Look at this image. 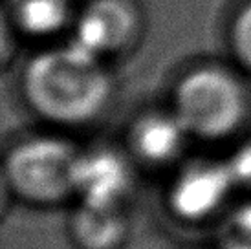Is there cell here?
<instances>
[{
  "mask_svg": "<svg viewBox=\"0 0 251 249\" xmlns=\"http://www.w3.org/2000/svg\"><path fill=\"white\" fill-rule=\"evenodd\" d=\"M191 136L169 110H149L134 119L126 134V147L134 163L160 169L181 158Z\"/></svg>",
  "mask_w": 251,
  "mask_h": 249,
  "instance_id": "52a82bcc",
  "label": "cell"
},
{
  "mask_svg": "<svg viewBox=\"0 0 251 249\" xmlns=\"http://www.w3.org/2000/svg\"><path fill=\"white\" fill-rule=\"evenodd\" d=\"M171 110L193 139L216 143L242 128L250 97L235 72L207 64L178 79Z\"/></svg>",
  "mask_w": 251,
  "mask_h": 249,
  "instance_id": "7a4b0ae2",
  "label": "cell"
},
{
  "mask_svg": "<svg viewBox=\"0 0 251 249\" xmlns=\"http://www.w3.org/2000/svg\"><path fill=\"white\" fill-rule=\"evenodd\" d=\"M74 42L99 59L121 55L138 42L143 19L134 0H90L74 19Z\"/></svg>",
  "mask_w": 251,
  "mask_h": 249,
  "instance_id": "277c9868",
  "label": "cell"
},
{
  "mask_svg": "<svg viewBox=\"0 0 251 249\" xmlns=\"http://www.w3.org/2000/svg\"><path fill=\"white\" fill-rule=\"evenodd\" d=\"M81 150L59 136H33L11 147L4 181L17 200L31 207H55L75 196Z\"/></svg>",
  "mask_w": 251,
  "mask_h": 249,
  "instance_id": "3957f363",
  "label": "cell"
},
{
  "mask_svg": "<svg viewBox=\"0 0 251 249\" xmlns=\"http://www.w3.org/2000/svg\"><path fill=\"white\" fill-rule=\"evenodd\" d=\"M132 189V159L110 147L81 152L75 173V196L83 203L123 207Z\"/></svg>",
  "mask_w": 251,
  "mask_h": 249,
  "instance_id": "8992f818",
  "label": "cell"
},
{
  "mask_svg": "<svg viewBox=\"0 0 251 249\" xmlns=\"http://www.w3.org/2000/svg\"><path fill=\"white\" fill-rule=\"evenodd\" d=\"M21 94L42 121L77 128L103 116L114 97V79L105 59L72 41L42 50L26 62Z\"/></svg>",
  "mask_w": 251,
  "mask_h": 249,
  "instance_id": "6da1fadb",
  "label": "cell"
},
{
  "mask_svg": "<svg viewBox=\"0 0 251 249\" xmlns=\"http://www.w3.org/2000/svg\"><path fill=\"white\" fill-rule=\"evenodd\" d=\"M229 48L238 66L251 74V0L238 9L231 22Z\"/></svg>",
  "mask_w": 251,
  "mask_h": 249,
  "instance_id": "30bf717a",
  "label": "cell"
},
{
  "mask_svg": "<svg viewBox=\"0 0 251 249\" xmlns=\"http://www.w3.org/2000/svg\"><path fill=\"white\" fill-rule=\"evenodd\" d=\"M68 233L77 249H121L130 224L123 207L79 201L68 220Z\"/></svg>",
  "mask_w": 251,
  "mask_h": 249,
  "instance_id": "ba28073f",
  "label": "cell"
},
{
  "mask_svg": "<svg viewBox=\"0 0 251 249\" xmlns=\"http://www.w3.org/2000/svg\"><path fill=\"white\" fill-rule=\"evenodd\" d=\"M235 181L227 163L215 159H195L183 165L167 191V205L175 218L200 224L213 218L227 201Z\"/></svg>",
  "mask_w": 251,
  "mask_h": 249,
  "instance_id": "5b68a950",
  "label": "cell"
},
{
  "mask_svg": "<svg viewBox=\"0 0 251 249\" xmlns=\"http://www.w3.org/2000/svg\"><path fill=\"white\" fill-rule=\"evenodd\" d=\"M4 22L33 41L51 39L74 24L72 0H4Z\"/></svg>",
  "mask_w": 251,
  "mask_h": 249,
  "instance_id": "9c48e42d",
  "label": "cell"
},
{
  "mask_svg": "<svg viewBox=\"0 0 251 249\" xmlns=\"http://www.w3.org/2000/svg\"><path fill=\"white\" fill-rule=\"evenodd\" d=\"M227 163L231 178L237 185H251V143L242 145Z\"/></svg>",
  "mask_w": 251,
  "mask_h": 249,
  "instance_id": "8fae6325",
  "label": "cell"
}]
</instances>
